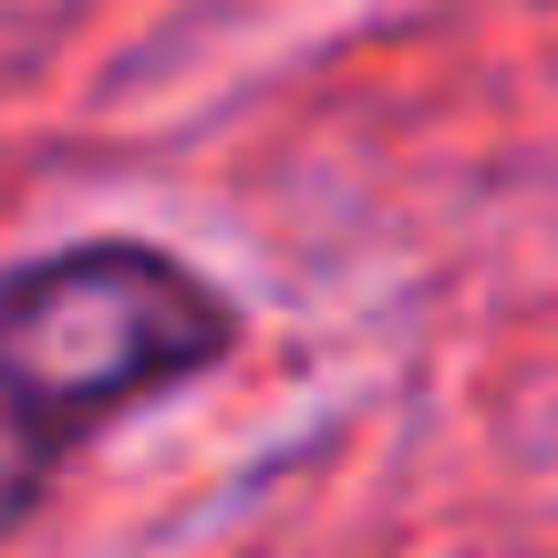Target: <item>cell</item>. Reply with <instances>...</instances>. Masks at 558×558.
I'll return each mask as SVG.
<instances>
[{"instance_id": "cell-1", "label": "cell", "mask_w": 558, "mask_h": 558, "mask_svg": "<svg viewBox=\"0 0 558 558\" xmlns=\"http://www.w3.org/2000/svg\"><path fill=\"white\" fill-rule=\"evenodd\" d=\"M228 341H239V311L166 248L94 239V248L11 269L0 279V465H11V507L83 435L177 393Z\"/></svg>"}]
</instances>
